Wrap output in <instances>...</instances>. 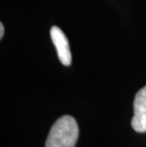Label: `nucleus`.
I'll list each match as a JSON object with an SVG mask.
<instances>
[{"mask_svg":"<svg viewBox=\"0 0 146 147\" xmlns=\"http://www.w3.org/2000/svg\"><path fill=\"white\" fill-rule=\"evenodd\" d=\"M79 138V126L69 115L59 118L51 126L45 147H75Z\"/></svg>","mask_w":146,"mask_h":147,"instance_id":"nucleus-1","label":"nucleus"},{"mask_svg":"<svg viewBox=\"0 0 146 147\" xmlns=\"http://www.w3.org/2000/svg\"><path fill=\"white\" fill-rule=\"evenodd\" d=\"M131 125L136 132H146V86L139 89L135 96Z\"/></svg>","mask_w":146,"mask_h":147,"instance_id":"nucleus-2","label":"nucleus"},{"mask_svg":"<svg viewBox=\"0 0 146 147\" xmlns=\"http://www.w3.org/2000/svg\"><path fill=\"white\" fill-rule=\"evenodd\" d=\"M50 37L52 43L57 51V54L59 60L64 65H70L72 57H71V51L69 49V43L65 35V33L62 32L60 28L53 26L50 29Z\"/></svg>","mask_w":146,"mask_h":147,"instance_id":"nucleus-3","label":"nucleus"},{"mask_svg":"<svg viewBox=\"0 0 146 147\" xmlns=\"http://www.w3.org/2000/svg\"><path fill=\"white\" fill-rule=\"evenodd\" d=\"M4 26H3V24L1 23L0 24V39L3 38V35H4Z\"/></svg>","mask_w":146,"mask_h":147,"instance_id":"nucleus-4","label":"nucleus"}]
</instances>
